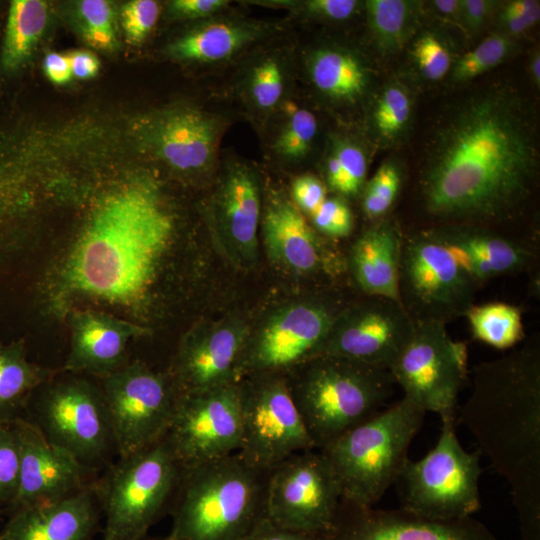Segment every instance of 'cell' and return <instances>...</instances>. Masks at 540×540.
Segmentation results:
<instances>
[{
  "label": "cell",
  "mask_w": 540,
  "mask_h": 540,
  "mask_svg": "<svg viewBox=\"0 0 540 540\" xmlns=\"http://www.w3.org/2000/svg\"><path fill=\"white\" fill-rule=\"evenodd\" d=\"M415 322L400 301L367 295L338 313L319 355L389 370L413 336Z\"/></svg>",
  "instance_id": "16"
},
{
  "label": "cell",
  "mask_w": 540,
  "mask_h": 540,
  "mask_svg": "<svg viewBox=\"0 0 540 540\" xmlns=\"http://www.w3.org/2000/svg\"><path fill=\"white\" fill-rule=\"evenodd\" d=\"M222 123L193 108L166 111L154 121L149 139L159 158L183 173L207 170L214 162Z\"/></svg>",
  "instance_id": "23"
},
{
  "label": "cell",
  "mask_w": 540,
  "mask_h": 540,
  "mask_svg": "<svg viewBox=\"0 0 540 540\" xmlns=\"http://www.w3.org/2000/svg\"><path fill=\"white\" fill-rule=\"evenodd\" d=\"M403 237L388 221L365 230L352 244L348 264L351 275L366 295L397 301L398 271Z\"/></svg>",
  "instance_id": "26"
},
{
  "label": "cell",
  "mask_w": 540,
  "mask_h": 540,
  "mask_svg": "<svg viewBox=\"0 0 540 540\" xmlns=\"http://www.w3.org/2000/svg\"><path fill=\"white\" fill-rule=\"evenodd\" d=\"M139 540H168L167 536H150L147 535L146 537L139 539Z\"/></svg>",
  "instance_id": "55"
},
{
  "label": "cell",
  "mask_w": 540,
  "mask_h": 540,
  "mask_svg": "<svg viewBox=\"0 0 540 540\" xmlns=\"http://www.w3.org/2000/svg\"><path fill=\"white\" fill-rule=\"evenodd\" d=\"M292 196L299 210L312 215L325 201L326 188L315 176L303 175L295 179Z\"/></svg>",
  "instance_id": "46"
},
{
  "label": "cell",
  "mask_w": 540,
  "mask_h": 540,
  "mask_svg": "<svg viewBox=\"0 0 540 540\" xmlns=\"http://www.w3.org/2000/svg\"><path fill=\"white\" fill-rule=\"evenodd\" d=\"M48 21V7L40 0L10 2L0 65L4 72L19 70L30 58Z\"/></svg>",
  "instance_id": "30"
},
{
  "label": "cell",
  "mask_w": 540,
  "mask_h": 540,
  "mask_svg": "<svg viewBox=\"0 0 540 540\" xmlns=\"http://www.w3.org/2000/svg\"><path fill=\"white\" fill-rule=\"evenodd\" d=\"M402 184L400 168L393 162L383 163L365 184L363 210L370 218L386 214L398 196Z\"/></svg>",
  "instance_id": "37"
},
{
  "label": "cell",
  "mask_w": 540,
  "mask_h": 540,
  "mask_svg": "<svg viewBox=\"0 0 540 540\" xmlns=\"http://www.w3.org/2000/svg\"><path fill=\"white\" fill-rule=\"evenodd\" d=\"M260 215L256 174L246 165L232 166L216 195L214 223L221 244L238 263L248 264L256 259Z\"/></svg>",
  "instance_id": "24"
},
{
  "label": "cell",
  "mask_w": 540,
  "mask_h": 540,
  "mask_svg": "<svg viewBox=\"0 0 540 540\" xmlns=\"http://www.w3.org/2000/svg\"><path fill=\"white\" fill-rule=\"evenodd\" d=\"M228 4L225 0H174L170 12L182 18H202L215 14Z\"/></svg>",
  "instance_id": "49"
},
{
  "label": "cell",
  "mask_w": 540,
  "mask_h": 540,
  "mask_svg": "<svg viewBox=\"0 0 540 540\" xmlns=\"http://www.w3.org/2000/svg\"><path fill=\"white\" fill-rule=\"evenodd\" d=\"M248 342L246 330L221 326L199 332L180 346L169 372L181 394L236 384Z\"/></svg>",
  "instance_id": "20"
},
{
  "label": "cell",
  "mask_w": 540,
  "mask_h": 540,
  "mask_svg": "<svg viewBox=\"0 0 540 540\" xmlns=\"http://www.w3.org/2000/svg\"><path fill=\"white\" fill-rule=\"evenodd\" d=\"M23 418L95 474L118 457L101 387L85 379L50 378L31 395Z\"/></svg>",
  "instance_id": "8"
},
{
  "label": "cell",
  "mask_w": 540,
  "mask_h": 540,
  "mask_svg": "<svg viewBox=\"0 0 540 540\" xmlns=\"http://www.w3.org/2000/svg\"><path fill=\"white\" fill-rule=\"evenodd\" d=\"M513 47L510 36L502 32L489 35L457 60L451 73L452 80L465 82L483 74L506 59Z\"/></svg>",
  "instance_id": "34"
},
{
  "label": "cell",
  "mask_w": 540,
  "mask_h": 540,
  "mask_svg": "<svg viewBox=\"0 0 540 540\" xmlns=\"http://www.w3.org/2000/svg\"><path fill=\"white\" fill-rule=\"evenodd\" d=\"M182 466L166 437L117 457L96 480L102 540H139L169 514Z\"/></svg>",
  "instance_id": "7"
},
{
  "label": "cell",
  "mask_w": 540,
  "mask_h": 540,
  "mask_svg": "<svg viewBox=\"0 0 540 540\" xmlns=\"http://www.w3.org/2000/svg\"><path fill=\"white\" fill-rule=\"evenodd\" d=\"M175 223L147 180L113 190L94 208L62 269L72 295L122 307L140 305L154 283Z\"/></svg>",
  "instance_id": "2"
},
{
  "label": "cell",
  "mask_w": 540,
  "mask_h": 540,
  "mask_svg": "<svg viewBox=\"0 0 540 540\" xmlns=\"http://www.w3.org/2000/svg\"><path fill=\"white\" fill-rule=\"evenodd\" d=\"M460 419L508 481L521 540H540L539 342L477 365Z\"/></svg>",
  "instance_id": "3"
},
{
  "label": "cell",
  "mask_w": 540,
  "mask_h": 540,
  "mask_svg": "<svg viewBox=\"0 0 540 540\" xmlns=\"http://www.w3.org/2000/svg\"><path fill=\"white\" fill-rule=\"evenodd\" d=\"M261 35L259 28L236 22H210L171 43L167 54L188 62L225 60Z\"/></svg>",
  "instance_id": "29"
},
{
  "label": "cell",
  "mask_w": 540,
  "mask_h": 540,
  "mask_svg": "<svg viewBox=\"0 0 540 540\" xmlns=\"http://www.w3.org/2000/svg\"><path fill=\"white\" fill-rule=\"evenodd\" d=\"M473 336L494 348L514 347L524 336L519 308L506 303L473 304L464 315Z\"/></svg>",
  "instance_id": "32"
},
{
  "label": "cell",
  "mask_w": 540,
  "mask_h": 540,
  "mask_svg": "<svg viewBox=\"0 0 540 540\" xmlns=\"http://www.w3.org/2000/svg\"><path fill=\"white\" fill-rule=\"evenodd\" d=\"M412 55L427 79L440 80L448 72L451 58L444 44L433 34H422L413 45Z\"/></svg>",
  "instance_id": "43"
},
{
  "label": "cell",
  "mask_w": 540,
  "mask_h": 540,
  "mask_svg": "<svg viewBox=\"0 0 540 540\" xmlns=\"http://www.w3.org/2000/svg\"><path fill=\"white\" fill-rule=\"evenodd\" d=\"M389 372L403 398L438 414L441 422H456L458 396L467 377V347L449 335L445 323L415 322L412 338Z\"/></svg>",
  "instance_id": "12"
},
{
  "label": "cell",
  "mask_w": 540,
  "mask_h": 540,
  "mask_svg": "<svg viewBox=\"0 0 540 540\" xmlns=\"http://www.w3.org/2000/svg\"><path fill=\"white\" fill-rule=\"evenodd\" d=\"M339 311L327 302L306 301L275 315L255 339L246 344L242 378L261 373L286 375L318 356Z\"/></svg>",
  "instance_id": "17"
},
{
  "label": "cell",
  "mask_w": 540,
  "mask_h": 540,
  "mask_svg": "<svg viewBox=\"0 0 540 540\" xmlns=\"http://www.w3.org/2000/svg\"><path fill=\"white\" fill-rule=\"evenodd\" d=\"M540 18V4L534 0H513L508 2L499 14L502 33L520 35L534 26Z\"/></svg>",
  "instance_id": "45"
},
{
  "label": "cell",
  "mask_w": 540,
  "mask_h": 540,
  "mask_svg": "<svg viewBox=\"0 0 540 540\" xmlns=\"http://www.w3.org/2000/svg\"><path fill=\"white\" fill-rule=\"evenodd\" d=\"M426 412L405 398L380 410L324 446L341 501L373 507L395 484Z\"/></svg>",
  "instance_id": "6"
},
{
  "label": "cell",
  "mask_w": 540,
  "mask_h": 540,
  "mask_svg": "<svg viewBox=\"0 0 540 540\" xmlns=\"http://www.w3.org/2000/svg\"><path fill=\"white\" fill-rule=\"evenodd\" d=\"M358 5L354 0H308L302 2L304 11L314 17L345 20L352 16Z\"/></svg>",
  "instance_id": "48"
},
{
  "label": "cell",
  "mask_w": 540,
  "mask_h": 540,
  "mask_svg": "<svg viewBox=\"0 0 540 540\" xmlns=\"http://www.w3.org/2000/svg\"><path fill=\"white\" fill-rule=\"evenodd\" d=\"M269 475L238 452L182 467L168 540H242L266 516Z\"/></svg>",
  "instance_id": "4"
},
{
  "label": "cell",
  "mask_w": 540,
  "mask_h": 540,
  "mask_svg": "<svg viewBox=\"0 0 540 540\" xmlns=\"http://www.w3.org/2000/svg\"><path fill=\"white\" fill-rule=\"evenodd\" d=\"M317 133L315 115L307 109L296 108L280 131L274 144L276 152L288 159L298 160L307 155Z\"/></svg>",
  "instance_id": "36"
},
{
  "label": "cell",
  "mask_w": 540,
  "mask_h": 540,
  "mask_svg": "<svg viewBox=\"0 0 540 540\" xmlns=\"http://www.w3.org/2000/svg\"><path fill=\"white\" fill-rule=\"evenodd\" d=\"M72 75L79 79L94 77L99 70V59L90 51L76 50L67 54Z\"/></svg>",
  "instance_id": "51"
},
{
  "label": "cell",
  "mask_w": 540,
  "mask_h": 540,
  "mask_svg": "<svg viewBox=\"0 0 540 540\" xmlns=\"http://www.w3.org/2000/svg\"><path fill=\"white\" fill-rule=\"evenodd\" d=\"M160 13L159 4L153 0H132L121 8V23L127 41L138 45L155 26Z\"/></svg>",
  "instance_id": "42"
},
{
  "label": "cell",
  "mask_w": 540,
  "mask_h": 540,
  "mask_svg": "<svg viewBox=\"0 0 540 540\" xmlns=\"http://www.w3.org/2000/svg\"><path fill=\"white\" fill-rule=\"evenodd\" d=\"M237 383L181 395L165 437L182 467L239 451L242 420Z\"/></svg>",
  "instance_id": "15"
},
{
  "label": "cell",
  "mask_w": 540,
  "mask_h": 540,
  "mask_svg": "<svg viewBox=\"0 0 540 540\" xmlns=\"http://www.w3.org/2000/svg\"><path fill=\"white\" fill-rule=\"evenodd\" d=\"M311 216L316 229L329 237H346L353 229L352 212L339 198H326Z\"/></svg>",
  "instance_id": "44"
},
{
  "label": "cell",
  "mask_w": 540,
  "mask_h": 540,
  "mask_svg": "<svg viewBox=\"0 0 540 540\" xmlns=\"http://www.w3.org/2000/svg\"><path fill=\"white\" fill-rule=\"evenodd\" d=\"M535 126L504 89L461 102L437 130L420 180L427 213L447 224L482 225L518 213L536 181Z\"/></svg>",
  "instance_id": "1"
},
{
  "label": "cell",
  "mask_w": 540,
  "mask_h": 540,
  "mask_svg": "<svg viewBox=\"0 0 540 540\" xmlns=\"http://www.w3.org/2000/svg\"><path fill=\"white\" fill-rule=\"evenodd\" d=\"M44 72L54 84H65L72 78L67 55L51 52L44 59Z\"/></svg>",
  "instance_id": "52"
},
{
  "label": "cell",
  "mask_w": 540,
  "mask_h": 540,
  "mask_svg": "<svg viewBox=\"0 0 540 540\" xmlns=\"http://www.w3.org/2000/svg\"><path fill=\"white\" fill-rule=\"evenodd\" d=\"M12 425L19 441L20 471L17 495L8 513L57 502L97 480L94 472L52 445L25 418H18Z\"/></svg>",
  "instance_id": "18"
},
{
  "label": "cell",
  "mask_w": 540,
  "mask_h": 540,
  "mask_svg": "<svg viewBox=\"0 0 540 540\" xmlns=\"http://www.w3.org/2000/svg\"><path fill=\"white\" fill-rule=\"evenodd\" d=\"M333 154L341 170V185L338 193L344 196H356L363 191L366 184L365 154L357 145L347 141H338Z\"/></svg>",
  "instance_id": "41"
},
{
  "label": "cell",
  "mask_w": 540,
  "mask_h": 540,
  "mask_svg": "<svg viewBox=\"0 0 540 540\" xmlns=\"http://www.w3.org/2000/svg\"><path fill=\"white\" fill-rule=\"evenodd\" d=\"M20 448L11 424L0 425V513H8L17 495Z\"/></svg>",
  "instance_id": "39"
},
{
  "label": "cell",
  "mask_w": 540,
  "mask_h": 540,
  "mask_svg": "<svg viewBox=\"0 0 540 540\" xmlns=\"http://www.w3.org/2000/svg\"><path fill=\"white\" fill-rule=\"evenodd\" d=\"M325 540H497L472 517L429 520L402 508L375 509L341 501Z\"/></svg>",
  "instance_id": "19"
},
{
  "label": "cell",
  "mask_w": 540,
  "mask_h": 540,
  "mask_svg": "<svg viewBox=\"0 0 540 540\" xmlns=\"http://www.w3.org/2000/svg\"><path fill=\"white\" fill-rule=\"evenodd\" d=\"M341 500L337 478L318 449L297 452L270 470L266 515L283 528L327 533Z\"/></svg>",
  "instance_id": "14"
},
{
  "label": "cell",
  "mask_w": 540,
  "mask_h": 540,
  "mask_svg": "<svg viewBox=\"0 0 540 540\" xmlns=\"http://www.w3.org/2000/svg\"><path fill=\"white\" fill-rule=\"evenodd\" d=\"M368 23L383 53L398 51L416 23V3L405 0L366 1Z\"/></svg>",
  "instance_id": "33"
},
{
  "label": "cell",
  "mask_w": 540,
  "mask_h": 540,
  "mask_svg": "<svg viewBox=\"0 0 540 540\" xmlns=\"http://www.w3.org/2000/svg\"><path fill=\"white\" fill-rule=\"evenodd\" d=\"M80 29L93 48L112 51L117 46L111 4L104 0H83L78 5Z\"/></svg>",
  "instance_id": "35"
},
{
  "label": "cell",
  "mask_w": 540,
  "mask_h": 540,
  "mask_svg": "<svg viewBox=\"0 0 540 540\" xmlns=\"http://www.w3.org/2000/svg\"><path fill=\"white\" fill-rule=\"evenodd\" d=\"M262 229L270 257L280 264L297 273H310L323 266L317 235L289 200L277 196L268 203Z\"/></svg>",
  "instance_id": "27"
},
{
  "label": "cell",
  "mask_w": 540,
  "mask_h": 540,
  "mask_svg": "<svg viewBox=\"0 0 540 540\" xmlns=\"http://www.w3.org/2000/svg\"><path fill=\"white\" fill-rule=\"evenodd\" d=\"M433 5L443 16L462 23L461 0H436Z\"/></svg>",
  "instance_id": "53"
},
{
  "label": "cell",
  "mask_w": 540,
  "mask_h": 540,
  "mask_svg": "<svg viewBox=\"0 0 540 540\" xmlns=\"http://www.w3.org/2000/svg\"><path fill=\"white\" fill-rule=\"evenodd\" d=\"M531 71L535 84H540V57L539 53H536L531 62Z\"/></svg>",
  "instance_id": "54"
},
{
  "label": "cell",
  "mask_w": 540,
  "mask_h": 540,
  "mask_svg": "<svg viewBox=\"0 0 540 540\" xmlns=\"http://www.w3.org/2000/svg\"><path fill=\"white\" fill-rule=\"evenodd\" d=\"M495 4L487 0H461L462 24L470 32H477L485 24Z\"/></svg>",
  "instance_id": "50"
},
{
  "label": "cell",
  "mask_w": 540,
  "mask_h": 540,
  "mask_svg": "<svg viewBox=\"0 0 540 540\" xmlns=\"http://www.w3.org/2000/svg\"><path fill=\"white\" fill-rule=\"evenodd\" d=\"M284 92V75L279 62L267 58L258 63L249 79L250 96L259 109H273Z\"/></svg>",
  "instance_id": "40"
},
{
  "label": "cell",
  "mask_w": 540,
  "mask_h": 540,
  "mask_svg": "<svg viewBox=\"0 0 540 540\" xmlns=\"http://www.w3.org/2000/svg\"><path fill=\"white\" fill-rule=\"evenodd\" d=\"M69 324L71 342L65 371L99 378L125 365L131 340L147 333L143 327L96 310H72Z\"/></svg>",
  "instance_id": "22"
},
{
  "label": "cell",
  "mask_w": 540,
  "mask_h": 540,
  "mask_svg": "<svg viewBox=\"0 0 540 540\" xmlns=\"http://www.w3.org/2000/svg\"><path fill=\"white\" fill-rule=\"evenodd\" d=\"M411 113V101L400 86L390 85L379 96L374 110V124L384 139L392 140L405 128Z\"/></svg>",
  "instance_id": "38"
},
{
  "label": "cell",
  "mask_w": 540,
  "mask_h": 540,
  "mask_svg": "<svg viewBox=\"0 0 540 540\" xmlns=\"http://www.w3.org/2000/svg\"><path fill=\"white\" fill-rule=\"evenodd\" d=\"M441 423L436 445L420 460L408 459L395 484L403 510L429 520L458 521L480 507L481 452L462 447L456 422Z\"/></svg>",
  "instance_id": "9"
},
{
  "label": "cell",
  "mask_w": 540,
  "mask_h": 540,
  "mask_svg": "<svg viewBox=\"0 0 540 540\" xmlns=\"http://www.w3.org/2000/svg\"><path fill=\"white\" fill-rule=\"evenodd\" d=\"M429 232L453 252L479 286L522 271L532 259L527 247L480 225L446 224Z\"/></svg>",
  "instance_id": "25"
},
{
  "label": "cell",
  "mask_w": 540,
  "mask_h": 540,
  "mask_svg": "<svg viewBox=\"0 0 540 540\" xmlns=\"http://www.w3.org/2000/svg\"><path fill=\"white\" fill-rule=\"evenodd\" d=\"M309 72L315 87L336 100H355L367 85L362 63L343 50L324 48L315 51L310 58Z\"/></svg>",
  "instance_id": "31"
},
{
  "label": "cell",
  "mask_w": 540,
  "mask_h": 540,
  "mask_svg": "<svg viewBox=\"0 0 540 540\" xmlns=\"http://www.w3.org/2000/svg\"><path fill=\"white\" fill-rule=\"evenodd\" d=\"M0 540H94L102 522L96 481L57 502L16 509Z\"/></svg>",
  "instance_id": "21"
},
{
  "label": "cell",
  "mask_w": 540,
  "mask_h": 540,
  "mask_svg": "<svg viewBox=\"0 0 540 540\" xmlns=\"http://www.w3.org/2000/svg\"><path fill=\"white\" fill-rule=\"evenodd\" d=\"M285 376L316 449L382 410L395 385L389 370L327 354Z\"/></svg>",
  "instance_id": "5"
},
{
  "label": "cell",
  "mask_w": 540,
  "mask_h": 540,
  "mask_svg": "<svg viewBox=\"0 0 540 540\" xmlns=\"http://www.w3.org/2000/svg\"><path fill=\"white\" fill-rule=\"evenodd\" d=\"M237 388L242 420L238 453L248 464L271 470L297 452L316 449L285 375H248Z\"/></svg>",
  "instance_id": "13"
},
{
  "label": "cell",
  "mask_w": 540,
  "mask_h": 540,
  "mask_svg": "<svg viewBox=\"0 0 540 540\" xmlns=\"http://www.w3.org/2000/svg\"><path fill=\"white\" fill-rule=\"evenodd\" d=\"M118 457L162 440L174 419L181 392L171 373L136 361L99 378Z\"/></svg>",
  "instance_id": "11"
},
{
  "label": "cell",
  "mask_w": 540,
  "mask_h": 540,
  "mask_svg": "<svg viewBox=\"0 0 540 540\" xmlns=\"http://www.w3.org/2000/svg\"><path fill=\"white\" fill-rule=\"evenodd\" d=\"M325 536L326 533H305L283 528L266 515L242 540H325Z\"/></svg>",
  "instance_id": "47"
},
{
  "label": "cell",
  "mask_w": 540,
  "mask_h": 540,
  "mask_svg": "<svg viewBox=\"0 0 540 540\" xmlns=\"http://www.w3.org/2000/svg\"><path fill=\"white\" fill-rule=\"evenodd\" d=\"M51 378V373L28 359L22 339L0 341V425L23 417L34 391Z\"/></svg>",
  "instance_id": "28"
},
{
  "label": "cell",
  "mask_w": 540,
  "mask_h": 540,
  "mask_svg": "<svg viewBox=\"0 0 540 540\" xmlns=\"http://www.w3.org/2000/svg\"><path fill=\"white\" fill-rule=\"evenodd\" d=\"M479 285L429 230L403 237L399 300L414 322L447 323L464 316Z\"/></svg>",
  "instance_id": "10"
}]
</instances>
